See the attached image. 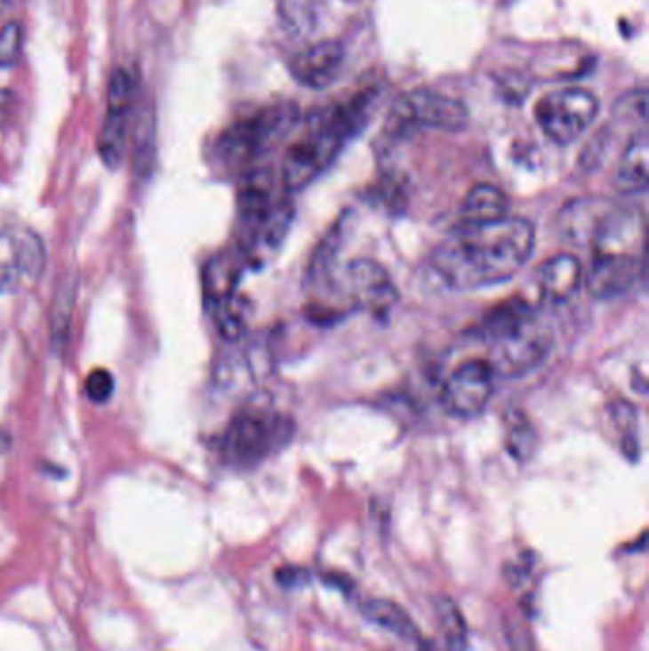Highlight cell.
Returning a JSON list of instances; mask_svg holds the SVG:
<instances>
[{"label":"cell","instance_id":"cell-1","mask_svg":"<svg viewBox=\"0 0 649 651\" xmlns=\"http://www.w3.org/2000/svg\"><path fill=\"white\" fill-rule=\"evenodd\" d=\"M535 227L524 217L488 223H461L430 257L444 288L469 292L510 280L532 257Z\"/></svg>","mask_w":649,"mask_h":651},{"label":"cell","instance_id":"cell-2","mask_svg":"<svg viewBox=\"0 0 649 651\" xmlns=\"http://www.w3.org/2000/svg\"><path fill=\"white\" fill-rule=\"evenodd\" d=\"M375 98V92L368 90L308 117L303 133L284 157L282 185L286 193L303 191L332 165L343 145L368 125Z\"/></svg>","mask_w":649,"mask_h":651},{"label":"cell","instance_id":"cell-3","mask_svg":"<svg viewBox=\"0 0 649 651\" xmlns=\"http://www.w3.org/2000/svg\"><path fill=\"white\" fill-rule=\"evenodd\" d=\"M480 337L490 343L495 377L517 379L537 370L552 349V332L522 300H510L485 317Z\"/></svg>","mask_w":649,"mask_h":651},{"label":"cell","instance_id":"cell-4","mask_svg":"<svg viewBox=\"0 0 649 651\" xmlns=\"http://www.w3.org/2000/svg\"><path fill=\"white\" fill-rule=\"evenodd\" d=\"M293 434L295 423L290 415L258 406L233 419L223 434L221 452L228 465L253 469L284 450L293 440Z\"/></svg>","mask_w":649,"mask_h":651},{"label":"cell","instance_id":"cell-5","mask_svg":"<svg viewBox=\"0 0 649 651\" xmlns=\"http://www.w3.org/2000/svg\"><path fill=\"white\" fill-rule=\"evenodd\" d=\"M300 111L293 103L267 107L250 118L236 122L220 140V155L228 165H244L263 155L293 130Z\"/></svg>","mask_w":649,"mask_h":651},{"label":"cell","instance_id":"cell-6","mask_svg":"<svg viewBox=\"0 0 649 651\" xmlns=\"http://www.w3.org/2000/svg\"><path fill=\"white\" fill-rule=\"evenodd\" d=\"M467 122L469 108L463 101L435 90H413L392 103L385 132L389 138H404L419 128L459 132Z\"/></svg>","mask_w":649,"mask_h":651},{"label":"cell","instance_id":"cell-7","mask_svg":"<svg viewBox=\"0 0 649 651\" xmlns=\"http://www.w3.org/2000/svg\"><path fill=\"white\" fill-rule=\"evenodd\" d=\"M600 111V101L585 88H560L545 93L535 105V120L557 145H570L583 135Z\"/></svg>","mask_w":649,"mask_h":651},{"label":"cell","instance_id":"cell-8","mask_svg":"<svg viewBox=\"0 0 649 651\" xmlns=\"http://www.w3.org/2000/svg\"><path fill=\"white\" fill-rule=\"evenodd\" d=\"M621 210L602 197H579L558 212L557 227L564 242L575 248H602L617 230Z\"/></svg>","mask_w":649,"mask_h":651},{"label":"cell","instance_id":"cell-9","mask_svg":"<svg viewBox=\"0 0 649 651\" xmlns=\"http://www.w3.org/2000/svg\"><path fill=\"white\" fill-rule=\"evenodd\" d=\"M495 374L488 360L470 358L457 366L445 379L442 402L457 417L480 415L493 397Z\"/></svg>","mask_w":649,"mask_h":651},{"label":"cell","instance_id":"cell-10","mask_svg":"<svg viewBox=\"0 0 649 651\" xmlns=\"http://www.w3.org/2000/svg\"><path fill=\"white\" fill-rule=\"evenodd\" d=\"M345 293L355 307L375 318H389L398 301V290L387 270L373 260H353L345 269Z\"/></svg>","mask_w":649,"mask_h":651},{"label":"cell","instance_id":"cell-11","mask_svg":"<svg viewBox=\"0 0 649 651\" xmlns=\"http://www.w3.org/2000/svg\"><path fill=\"white\" fill-rule=\"evenodd\" d=\"M644 278V265L637 255L619 252H598L587 278L589 293L594 300L610 301L629 293Z\"/></svg>","mask_w":649,"mask_h":651},{"label":"cell","instance_id":"cell-12","mask_svg":"<svg viewBox=\"0 0 649 651\" xmlns=\"http://www.w3.org/2000/svg\"><path fill=\"white\" fill-rule=\"evenodd\" d=\"M345 69V48L335 40H322L297 52L290 61L293 78L305 88L324 90L333 86Z\"/></svg>","mask_w":649,"mask_h":651},{"label":"cell","instance_id":"cell-13","mask_svg":"<svg viewBox=\"0 0 649 651\" xmlns=\"http://www.w3.org/2000/svg\"><path fill=\"white\" fill-rule=\"evenodd\" d=\"M583 265L572 253L552 255L539 269V292L550 303H564L579 292L583 284Z\"/></svg>","mask_w":649,"mask_h":651},{"label":"cell","instance_id":"cell-14","mask_svg":"<svg viewBox=\"0 0 649 651\" xmlns=\"http://www.w3.org/2000/svg\"><path fill=\"white\" fill-rule=\"evenodd\" d=\"M278 200L280 198L275 195V178L270 170L255 168L240 178L236 197L238 213L248 229L258 225Z\"/></svg>","mask_w":649,"mask_h":651},{"label":"cell","instance_id":"cell-15","mask_svg":"<svg viewBox=\"0 0 649 651\" xmlns=\"http://www.w3.org/2000/svg\"><path fill=\"white\" fill-rule=\"evenodd\" d=\"M156 165V113L145 101L132 125V168L138 180H148Z\"/></svg>","mask_w":649,"mask_h":651},{"label":"cell","instance_id":"cell-16","mask_svg":"<svg viewBox=\"0 0 649 651\" xmlns=\"http://www.w3.org/2000/svg\"><path fill=\"white\" fill-rule=\"evenodd\" d=\"M647 166H649V143L645 130L634 135L619 158V166L613 173V185L625 195L644 193L647 189Z\"/></svg>","mask_w":649,"mask_h":651},{"label":"cell","instance_id":"cell-17","mask_svg":"<svg viewBox=\"0 0 649 651\" xmlns=\"http://www.w3.org/2000/svg\"><path fill=\"white\" fill-rule=\"evenodd\" d=\"M76 293H78V275L75 269H71L67 270L65 277H61L50 305V342L56 352H63L67 343H69Z\"/></svg>","mask_w":649,"mask_h":651},{"label":"cell","instance_id":"cell-18","mask_svg":"<svg viewBox=\"0 0 649 651\" xmlns=\"http://www.w3.org/2000/svg\"><path fill=\"white\" fill-rule=\"evenodd\" d=\"M240 260L235 253H220L208 261L202 275L204 284V295L212 307L225 303L235 297L238 278H240Z\"/></svg>","mask_w":649,"mask_h":651},{"label":"cell","instance_id":"cell-19","mask_svg":"<svg viewBox=\"0 0 649 651\" xmlns=\"http://www.w3.org/2000/svg\"><path fill=\"white\" fill-rule=\"evenodd\" d=\"M509 197L492 183H478L467 193L461 205L463 223H488L509 213Z\"/></svg>","mask_w":649,"mask_h":651},{"label":"cell","instance_id":"cell-20","mask_svg":"<svg viewBox=\"0 0 649 651\" xmlns=\"http://www.w3.org/2000/svg\"><path fill=\"white\" fill-rule=\"evenodd\" d=\"M295 210L290 200L280 198L263 220L250 229L252 248L258 253H270L280 248L293 223Z\"/></svg>","mask_w":649,"mask_h":651},{"label":"cell","instance_id":"cell-21","mask_svg":"<svg viewBox=\"0 0 649 651\" xmlns=\"http://www.w3.org/2000/svg\"><path fill=\"white\" fill-rule=\"evenodd\" d=\"M360 614L366 621L397 634L402 640H421V634H419L413 619L397 602L387 599H372L360 606Z\"/></svg>","mask_w":649,"mask_h":651},{"label":"cell","instance_id":"cell-22","mask_svg":"<svg viewBox=\"0 0 649 651\" xmlns=\"http://www.w3.org/2000/svg\"><path fill=\"white\" fill-rule=\"evenodd\" d=\"M128 128H130V113L109 111V108H107L98 140V153L107 168L116 170L123 165L128 143Z\"/></svg>","mask_w":649,"mask_h":651},{"label":"cell","instance_id":"cell-23","mask_svg":"<svg viewBox=\"0 0 649 651\" xmlns=\"http://www.w3.org/2000/svg\"><path fill=\"white\" fill-rule=\"evenodd\" d=\"M12 252H13V267L18 273L29 277L33 280L40 278L46 269V246L40 235L33 229H20L12 235Z\"/></svg>","mask_w":649,"mask_h":651},{"label":"cell","instance_id":"cell-24","mask_svg":"<svg viewBox=\"0 0 649 651\" xmlns=\"http://www.w3.org/2000/svg\"><path fill=\"white\" fill-rule=\"evenodd\" d=\"M505 447L517 461H527L537 450V430L520 410L505 414Z\"/></svg>","mask_w":649,"mask_h":651},{"label":"cell","instance_id":"cell-25","mask_svg":"<svg viewBox=\"0 0 649 651\" xmlns=\"http://www.w3.org/2000/svg\"><path fill=\"white\" fill-rule=\"evenodd\" d=\"M435 614L440 621L445 651H467V623L459 607L448 596L435 600Z\"/></svg>","mask_w":649,"mask_h":651},{"label":"cell","instance_id":"cell-26","mask_svg":"<svg viewBox=\"0 0 649 651\" xmlns=\"http://www.w3.org/2000/svg\"><path fill=\"white\" fill-rule=\"evenodd\" d=\"M213 318H215V324H218V330H220L221 337H225L227 342H236V339L244 335L246 310L236 297H231L228 301L215 305Z\"/></svg>","mask_w":649,"mask_h":651},{"label":"cell","instance_id":"cell-27","mask_svg":"<svg viewBox=\"0 0 649 651\" xmlns=\"http://www.w3.org/2000/svg\"><path fill=\"white\" fill-rule=\"evenodd\" d=\"M135 88H138V83L133 75L126 69H116L111 75L109 90H107V108L130 113L135 100Z\"/></svg>","mask_w":649,"mask_h":651},{"label":"cell","instance_id":"cell-28","mask_svg":"<svg viewBox=\"0 0 649 651\" xmlns=\"http://www.w3.org/2000/svg\"><path fill=\"white\" fill-rule=\"evenodd\" d=\"M23 50V25L8 21L0 27V67L16 65Z\"/></svg>","mask_w":649,"mask_h":651},{"label":"cell","instance_id":"cell-29","mask_svg":"<svg viewBox=\"0 0 649 651\" xmlns=\"http://www.w3.org/2000/svg\"><path fill=\"white\" fill-rule=\"evenodd\" d=\"M372 200L375 202L377 206H383L387 212L395 213L404 210L405 205V195H404V187L400 181H397L395 178H387L383 181L377 183L372 189Z\"/></svg>","mask_w":649,"mask_h":651},{"label":"cell","instance_id":"cell-30","mask_svg":"<svg viewBox=\"0 0 649 651\" xmlns=\"http://www.w3.org/2000/svg\"><path fill=\"white\" fill-rule=\"evenodd\" d=\"M505 642L509 651H535V644L532 639V631L527 623L520 615H507L505 623Z\"/></svg>","mask_w":649,"mask_h":651},{"label":"cell","instance_id":"cell-31","mask_svg":"<svg viewBox=\"0 0 649 651\" xmlns=\"http://www.w3.org/2000/svg\"><path fill=\"white\" fill-rule=\"evenodd\" d=\"M115 379L107 370H93L86 379V395L92 402L103 404L113 397Z\"/></svg>","mask_w":649,"mask_h":651},{"label":"cell","instance_id":"cell-32","mask_svg":"<svg viewBox=\"0 0 649 651\" xmlns=\"http://www.w3.org/2000/svg\"><path fill=\"white\" fill-rule=\"evenodd\" d=\"M276 581H278L280 587L288 589V591H293V589L305 587L307 583L310 581V574L307 572V569H303V567L286 566V567H280L278 572H276Z\"/></svg>","mask_w":649,"mask_h":651},{"label":"cell","instance_id":"cell-33","mask_svg":"<svg viewBox=\"0 0 649 651\" xmlns=\"http://www.w3.org/2000/svg\"><path fill=\"white\" fill-rule=\"evenodd\" d=\"M13 93L6 88H0V126L4 125V122L8 120L12 108H13Z\"/></svg>","mask_w":649,"mask_h":651},{"label":"cell","instance_id":"cell-34","mask_svg":"<svg viewBox=\"0 0 649 651\" xmlns=\"http://www.w3.org/2000/svg\"><path fill=\"white\" fill-rule=\"evenodd\" d=\"M18 280V270L16 267L0 265V292L10 290Z\"/></svg>","mask_w":649,"mask_h":651},{"label":"cell","instance_id":"cell-35","mask_svg":"<svg viewBox=\"0 0 649 651\" xmlns=\"http://www.w3.org/2000/svg\"><path fill=\"white\" fill-rule=\"evenodd\" d=\"M12 447V437L6 430H0V455H4Z\"/></svg>","mask_w":649,"mask_h":651},{"label":"cell","instance_id":"cell-36","mask_svg":"<svg viewBox=\"0 0 649 651\" xmlns=\"http://www.w3.org/2000/svg\"><path fill=\"white\" fill-rule=\"evenodd\" d=\"M8 6H10L8 0H0V12H4Z\"/></svg>","mask_w":649,"mask_h":651},{"label":"cell","instance_id":"cell-37","mask_svg":"<svg viewBox=\"0 0 649 651\" xmlns=\"http://www.w3.org/2000/svg\"><path fill=\"white\" fill-rule=\"evenodd\" d=\"M10 4H16V3H21V0H8Z\"/></svg>","mask_w":649,"mask_h":651}]
</instances>
